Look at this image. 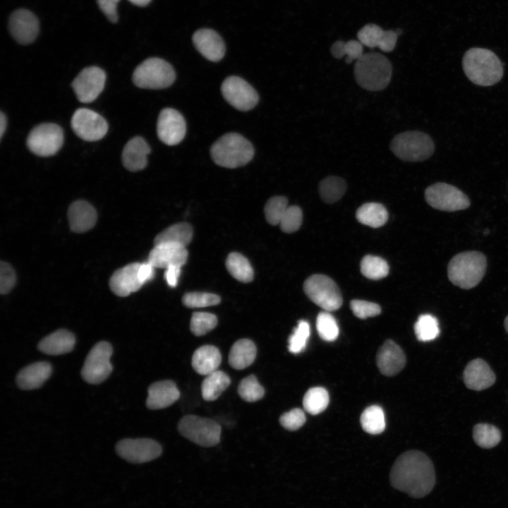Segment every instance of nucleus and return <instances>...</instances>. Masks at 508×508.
Here are the masks:
<instances>
[{
	"label": "nucleus",
	"instance_id": "nucleus-47",
	"mask_svg": "<svg viewBox=\"0 0 508 508\" xmlns=\"http://www.w3.org/2000/svg\"><path fill=\"white\" fill-rule=\"evenodd\" d=\"M219 296L206 292H190L186 294L182 298L184 306L188 308H204L219 303Z\"/></svg>",
	"mask_w": 508,
	"mask_h": 508
},
{
	"label": "nucleus",
	"instance_id": "nucleus-10",
	"mask_svg": "<svg viewBox=\"0 0 508 508\" xmlns=\"http://www.w3.org/2000/svg\"><path fill=\"white\" fill-rule=\"evenodd\" d=\"M425 199L432 207L446 212L465 210L471 204L469 198L463 191L444 182L429 186L425 190Z\"/></svg>",
	"mask_w": 508,
	"mask_h": 508
},
{
	"label": "nucleus",
	"instance_id": "nucleus-5",
	"mask_svg": "<svg viewBox=\"0 0 508 508\" xmlns=\"http://www.w3.org/2000/svg\"><path fill=\"white\" fill-rule=\"evenodd\" d=\"M213 161L219 166L234 169L248 163L254 155L253 145L236 133L224 134L210 148Z\"/></svg>",
	"mask_w": 508,
	"mask_h": 508
},
{
	"label": "nucleus",
	"instance_id": "nucleus-9",
	"mask_svg": "<svg viewBox=\"0 0 508 508\" xmlns=\"http://www.w3.org/2000/svg\"><path fill=\"white\" fill-rule=\"evenodd\" d=\"M303 291L316 305L326 311L339 309L342 304V296L336 283L324 274H313L303 284Z\"/></svg>",
	"mask_w": 508,
	"mask_h": 508
},
{
	"label": "nucleus",
	"instance_id": "nucleus-31",
	"mask_svg": "<svg viewBox=\"0 0 508 508\" xmlns=\"http://www.w3.org/2000/svg\"><path fill=\"white\" fill-rule=\"evenodd\" d=\"M193 238V228L188 223L181 222L167 228L154 240V244L172 243L186 247Z\"/></svg>",
	"mask_w": 508,
	"mask_h": 508
},
{
	"label": "nucleus",
	"instance_id": "nucleus-32",
	"mask_svg": "<svg viewBox=\"0 0 508 508\" xmlns=\"http://www.w3.org/2000/svg\"><path fill=\"white\" fill-rule=\"evenodd\" d=\"M231 380L227 374L216 370L206 376L201 385L202 397L205 401L216 400L229 386Z\"/></svg>",
	"mask_w": 508,
	"mask_h": 508
},
{
	"label": "nucleus",
	"instance_id": "nucleus-35",
	"mask_svg": "<svg viewBox=\"0 0 508 508\" xmlns=\"http://www.w3.org/2000/svg\"><path fill=\"white\" fill-rule=\"evenodd\" d=\"M346 190L345 181L336 176H329L322 180L319 184L320 195L327 203H333L339 200L344 195Z\"/></svg>",
	"mask_w": 508,
	"mask_h": 508
},
{
	"label": "nucleus",
	"instance_id": "nucleus-20",
	"mask_svg": "<svg viewBox=\"0 0 508 508\" xmlns=\"http://www.w3.org/2000/svg\"><path fill=\"white\" fill-rule=\"evenodd\" d=\"M196 49L207 60L217 62L225 54V44L219 34L211 29H200L193 35Z\"/></svg>",
	"mask_w": 508,
	"mask_h": 508
},
{
	"label": "nucleus",
	"instance_id": "nucleus-24",
	"mask_svg": "<svg viewBox=\"0 0 508 508\" xmlns=\"http://www.w3.org/2000/svg\"><path fill=\"white\" fill-rule=\"evenodd\" d=\"M147 392L146 405L153 410L167 408L180 397V392L176 383L168 380L152 383Z\"/></svg>",
	"mask_w": 508,
	"mask_h": 508
},
{
	"label": "nucleus",
	"instance_id": "nucleus-15",
	"mask_svg": "<svg viewBox=\"0 0 508 508\" xmlns=\"http://www.w3.org/2000/svg\"><path fill=\"white\" fill-rule=\"evenodd\" d=\"M117 454L132 463H145L159 457L162 449L160 445L152 439H124L116 446Z\"/></svg>",
	"mask_w": 508,
	"mask_h": 508
},
{
	"label": "nucleus",
	"instance_id": "nucleus-40",
	"mask_svg": "<svg viewBox=\"0 0 508 508\" xmlns=\"http://www.w3.org/2000/svg\"><path fill=\"white\" fill-rule=\"evenodd\" d=\"M363 46L358 40H349L346 42L338 40L332 45L330 52L336 59H341L346 56L345 61L346 64H350L353 60H358L363 54Z\"/></svg>",
	"mask_w": 508,
	"mask_h": 508
},
{
	"label": "nucleus",
	"instance_id": "nucleus-58",
	"mask_svg": "<svg viewBox=\"0 0 508 508\" xmlns=\"http://www.w3.org/2000/svg\"><path fill=\"white\" fill-rule=\"evenodd\" d=\"M133 4L138 6H145L151 1V0H128Z\"/></svg>",
	"mask_w": 508,
	"mask_h": 508
},
{
	"label": "nucleus",
	"instance_id": "nucleus-2",
	"mask_svg": "<svg viewBox=\"0 0 508 508\" xmlns=\"http://www.w3.org/2000/svg\"><path fill=\"white\" fill-rule=\"evenodd\" d=\"M462 66L466 77L480 86L497 83L504 73L498 56L492 51L485 48L473 47L467 50L462 59Z\"/></svg>",
	"mask_w": 508,
	"mask_h": 508
},
{
	"label": "nucleus",
	"instance_id": "nucleus-37",
	"mask_svg": "<svg viewBox=\"0 0 508 508\" xmlns=\"http://www.w3.org/2000/svg\"><path fill=\"white\" fill-rule=\"evenodd\" d=\"M329 401L327 391L321 387L309 389L303 399L304 409L312 415L322 412L327 407Z\"/></svg>",
	"mask_w": 508,
	"mask_h": 508
},
{
	"label": "nucleus",
	"instance_id": "nucleus-17",
	"mask_svg": "<svg viewBox=\"0 0 508 508\" xmlns=\"http://www.w3.org/2000/svg\"><path fill=\"white\" fill-rule=\"evenodd\" d=\"M186 124L183 116L172 108L163 109L158 116L157 133L159 139L167 145H176L184 138Z\"/></svg>",
	"mask_w": 508,
	"mask_h": 508
},
{
	"label": "nucleus",
	"instance_id": "nucleus-21",
	"mask_svg": "<svg viewBox=\"0 0 508 508\" xmlns=\"http://www.w3.org/2000/svg\"><path fill=\"white\" fill-rule=\"evenodd\" d=\"M140 263H131L115 271L109 280V287L116 296L125 297L138 291L143 285L138 279Z\"/></svg>",
	"mask_w": 508,
	"mask_h": 508
},
{
	"label": "nucleus",
	"instance_id": "nucleus-34",
	"mask_svg": "<svg viewBox=\"0 0 508 508\" xmlns=\"http://www.w3.org/2000/svg\"><path fill=\"white\" fill-rule=\"evenodd\" d=\"M229 272L236 279L247 283L253 279V270L246 258L238 253H231L226 260Z\"/></svg>",
	"mask_w": 508,
	"mask_h": 508
},
{
	"label": "nucleus",
	"instance_id": "nucleus-48",
	"mask_svg": "<svg viewBox=\"0 0 508 508\" xmlns=\"http://www.w3.org/2000/svg\"><path fill=\"white\" fill-rule=\"evenodd\" d=\"M385 30L375 24H367L357 33L358 41L369 48L378 47Z\"/></svg>",
	"mask_w": 508,
	"mask_h": 508
},
{
	"label": "nucleus",
	"instance_id": "nucleus-50",
	"mask_svg": "<svg viewBox=\"0 0 508 508\" xmlns=\"http://www.w3.org/2000/svg\"><path fill=\"white\" fill-rule=\"evenodd\" d=\"M306 420L303 411L295 408L283 413L279 418V423L285 429L294 431L303 426Z\"/></svg>",
	"mask_w": 508,
	"mask_h": 508
},
{
	"label": "nucleus",
	"instance_id": "nucleus-3",
	"mask_svg": "<svg viewBox=\"0 0 508 508\" xmlns=\"http://www.w3.org/2000/svg\"><path fill=\"white\" fill-rule=\"evenodd\" d=\"M487 268L485 255L478 251H465L455 255L447 265V277L455 286L463 289L476 286Z\"/></svg>",
	"mask_w": 508,
	"mask_h": 508
},
{
	"label": "nucleus",
	"instance_id": "nucleus-30",
	"mask_svg": "<svg viewBox=\"0 0 508 508\" xmlns=\"http://www.w3.org/2000/svg\"><path fill=\"white\" fill-rule=\"evenodd\" d=\"M257 353L255 344L248 339L236 341L229 354V363L234 369L243 370L255 361Z\"/></svg>",
	"mask_w": 508,
	"mask_h": 508
},
{
	"label": "nucleus",
	"instance_id": "nucleus-46",
	"mask_svg": "<svg viewBox=\"0 0 508 508\" xmlns=\"http://www.w3.org/2000/svg\"><path fill=\"white\" fill-rule=\"evenodd\" d=\"M310 337V325L306 320H300L289 339V351L292 353L303 351Z\"/></svg>",
	"mask_w": 508,
	"mask_h": 508
},
{
	"label": "nucleus",
	"instance_id": "nucleus-42",
	"mask_svg": "<svg viewBox=\"0 0 508 508\" xmlns=\"http://www.w3.org/2000/svg\"><path fill=\"white\" fill-rule=\"evenodd\" d=\"M238 393L244 401L255 402L264 397L265 389L258 382L256 377L250 375L240 382L238 387Z\"/></svg>",
	"mask_w": 508,
	"mask_h": 508
},
{
	"label": "nucleus",
	"instance_id": "nucleus-51",
	"mask_svg": "<svg viewBox=\"0 0 508 508\" xmlns=\"http://www.w3.org/2000/svg\"><path fill=\"white\" fill-rule=\"evenodd\" d=\"M350 307L353 314L361 319L374 317L381 313V308L378 304L362 300H352Z\"/></svg>",
	"mask_w": 508,
	"mask_h": 508
},
{
	"label": "nucleus",
	"instance_id": "nucleus-53",
	"mask_svg": "<svg viewBox=\"0 0 508 508\" xmlns=\"http://www.w3.org/2000/svg\"><path fill=\"white\" fill-rule=\"evenodd\" d=\"M120 0H97L100 10L111 23L118 20L117 5Z\"/></svg>",
	"mask_w": 508,
	"mask_h": 508
},
{
	"label": "nucleus",
	"instance_id": "nucleus-43",
	"mask_svg": "<svg viewBox=\"0 0 508 508\" xmlns=\"http://www.w3.org/2000/svg\"><path fill=\"white\" fill-rule=\"evenodd\" d=\"M316 327L321 339L334 341L339 335V327L335 318L328 311L321 312L316 320Z\"/></svg>",
	"mask_w": 508,
	"mask_h": 508
},
{
	"label": "nucleus",
	"instance_id": "nucleus-38",
	"mask_svg": "<svg viewBox=\"0 0 508 508\" xmlns=\"http://www.w3.org/2000/svg\"><path fill=\"white\" fill-rule=\"evenodd\" d=\"M473 437L479 447L489 449L496 446L500 442L502 436L497 427L487 423H479L473 428Z\"/></svg>",
	"mask_w": 508,
	"mask_h": 508
},
{
	"label": "nucleus",
	"instance_id": "nucleus-33",
	"mask_svg": "<svg viewBox=\"0 0 508 508\" xmlns=\"http://www.w3.org/2000/svg\"><path fill=\"white\" fill-rule=\"evenodd\" d=\"M356 217L361 224L373 228H377L387 222L388 213L382 205L377 202H368L357 210Z\"/></svg>",
	"mask_w": 508,
	"mask_h": 508
},
{
	"label": "nucleus",
	"instance_id": "nucleus-60",
	"mask_svg": "<svg viewBox=\"0 0 508 508\" xmlns=\"http://www.w3.org/2000/svg\"><path fill=\"white\" fill-rule=\"evenodd\" d=\"M395 32H396L397 35L399 36V35L401 34L402 31H401V29H397V30H395Z\"/></svg>",
	"mask_w": 508,
	"mask_h": 508
},
{
	"label": "nucleus",
	"instance_id": "nucleus-55",
	"mask_svg": "<svg viewBox=\"0 0 508 508\" xmlns=\"http://www.w3.org/2000/svg\"><path fill=\"white\" fill-rule=\"evenodd\" d=\"M155 268L149 262L140 263L138 276L143 284L154 277Z\"/></svg>",
	"mask_w": 508,
	"mask_h": 508
},
{
	"label": "nucleus",
	"instance_id": "nucleus-4",
	"mask_svg": "<svg viewBox=\"0 0 508 508\" xmlns=\"http://www.w3.org/2000/svg\"><path fill=\"white\" fill-rule=\"evenodd\" d=\"M356 83L363 89L377 91L385 89L389 83L392 66L389 59L377 52L363 54L354 65Z\"/></svg>",
	"mask_w": 508,
	"mask_h": 508
},
{
	"label": "nucleus",
	"instance_id": "nucleus-57",
	"mask_svg": "<svg viewBox=\"0 0 508 508\" xmlns=\"http://www.w3.org/2000/svg\"><path fill=\"white\" fill-rule=\"evenodd\" d=\"M6 116L4 112L0 113V138H1L4 135L5 130L6 128Z\"/></svg>",
	"mask_w": 508,
	"mask_h": 508
},
{
	"label": "nucleus",
	"instance_id": "nucleus-44",
	"mask_svg": "<svg viewBox=\"0 0 508 508\" xmlns=\"http://www.w3.org/2000/svg\"><path fill=\"white\" fill-rule=\"evenodd\" d=\"M217 325V318L215 315L210 313L195 312L191 316L190 329L194 335L200 337L212 331Z\"/></svg>",
	"mask_w": 508,
	"mask_h": 508
},
{
	"label": "nucleus",
	"instance_id": "nucleus-59",
	"mask_svg": "<svg viewBox=\"0 0 508 508\" xmlns=\"http://www.w3.org/2000/svg\"><path fill=\"white\" fill-rule=\"evenodd\" d=\"M504 328H505L507 332L508 333V315L506 317V318L504 320Z\"/></svg>",
	"mask_w": 508,
	"mask_h": 508
},
{
	"label": "nucleus",
	"instance_id": "nucleus-22",
	"mask_svg": "<svg viewBox=\"0 0 508 508\" xmlns=\"http://www.w3.org/2000/svg\"><path fill=\"white\" fill-rule=\"evenodd\" d=\"M376 362L380 371L383 375L393 376L405 366L406 356L396 343L392 340H387L377 352Z\"/></svg>",
	"mask_w": 508,
	"mask_h": 508
},
{
	"label": "nucleus",
	"instance_id": "nucleus-56",
	"mask_svg": "<svg viewBox=\"0 0 508 508\" xmlns=\"http://www.w3.org/2000/svg\"><path fill=\"white\" fill-rule=\"evenodd\" d=\"M181 267L177 265L170 266L166 268L164 273L165 279L169 286L176 287L181 273Z\"/></svg>",
	"mask_w": 508,
	"mask_h": 508
},
{
	"label": "nucleus",
	"instance_id": "nucleus-7",
	"mask_svg": "<svg viewBox=\"0 0 508 508\" xmlns=\"http://www.w3.org/2000/svg\"><path fill=\"white\" fill-rule=\"evenodd\" d=\"M175 71L165 60L152 57L138 65L133 73V82L138 87L145 89H163L173 84Z\"/></svg>",
	"mask_w": 508,
	"mask_h": 508
},
{
	"label": "nucleus",
	"instance_id": "nucleus-45",
	"mask_svg": "<svg viewBox=\"0 0 508 508\" xmlns=\"http://www.w3.org/2000/svg\"><path fill=\"white\" fill-rule=\"evenodd\" d=\"M288 207V200L284 196H274L270 198L264 208L267 222L272 225L279 224Z\"/></svg>",
	"mask_w": 508,
	"mask_h": 508
},
{
	"label": "nucleus",
	"instance_id": "nucleus-39",
	"mask_svg": "<svg viewBox=\"0 0 508 508\" xmlns=\"http://www.w3.org/2000/svg\"><path fill=\"white\" fill-rule=\"evenodd\" d=\"M414 332L421 341L426 342L435 339L440 334L437 318L430 314L420 315L414 325Z\"/></svg>",
	"mask_w": 508,
	"mask_h": 508
},
{
	"label": "nucleus",
	"instance_id": "nucleus-16",
	"mask_svg": "<svg viewBox=\"0 0 508 508\" xmlns=\"http://www.w3.org/2000/svg\"><path fill=\"white\" fill-rule=\"evenodd\" d=\"M105 81L106 73L102 69L90 66L78 73L72 83V87L80 102L90 103L102 92Z\"/></svg>",
	"mask_w": 508,
	"mask_h": 508
},
{
	"label": "nucleus",
	"instance_id": "nucleus-25",
	"mask_svg": "<svg viewBox=\"0 0 508 508\" xmlns=\"http://www.w3.org/2000/svg\"><path fill=\"white\" fill-rule=\"evenodd\" d=\"M150 152V147L145 139L140 136L134 137L126 144L123 150V164L131 171H140L147 166Z\"/></svg>",
	"mask_w": 508,
	"mask_h": 508
},
{
	"label": "nucleus",
	"instance_id": "nucleus-12",
	"mask_svg": "<svg viewBox=\"0 0 508 508\" xmlns=\"http://www.w3.org/2000/svg\"><path fill=\"white\" fill-rule=\"evenodd\" d=\"M64 143L61 128L55 123H44L36 126L30 132L27 146L35 155L49 157L56 154Z\"/></svg>",
	"mask_w": 508,
	"mask_h": 508
},
{
	"label": "nucleus",
	"instance_id": "nucleus-52",
	"mask_svg": "<svg viewBox=\"0 0 508 508\" xmlns=\"http://www.w3.org/2000/svg\"><path fill=\"white\" fill-rule=\"evenodd\" d=\"M16 276L13 267L6 262L0 264V292L1 294H8L14 286Z\"/></svg>",
	"mask_w": 508,
	"mask_h": 508
},
{
	"label": "nucleus",
	"instance_id": "nucleus-18",
	"mask_svg": "<svg viewBox=\"0 0 508 508\" xmlns=\"http://www.w3.org/2000/svg\"><path fill=\"white\" fill-rule=\"evenodd\" d=\"M8 28L12 37L20 44H27L35 41L38 35L39 21L31 11L20 8L10 16Z\"/></svg>",
	"mask_w": 508,
	"mask_h": 508
},
{
	"label": "nucleus",
	"instance_id": "nucleus-29",
	"mask_svg": "<svg viewBox=\"0 0 508 508\" xmlns=\"http://www.w3.org/2000/svg\"><path fill=\"white\" fill-rule=\"evenodd\" d=\"M221 361L220 351L216 346L204 345L193 353L191 365L197 373L207 375L218 370Z\"/></svg>",
	"mask_w": 508,
	"mask_h": 508
},
{
	"label": "nucleus",
	"instance_id": "nucleus-23",
	"mask_svg": "<svg viewBox=\"0 0 508 508\" xmlns=\"http://www.w3.org/2000/svg\"><path fill=\"white\" fill-rule=\"evenodd\" d=\"M495 379L493 371L481 358L470 361L464 371V381L466 386L476 391L490 387L495 383Z\"/></svg>",
	"mask_w": 508,
	"mask_h": 508
},
{
	"label": "nucleus",
	"instance_id": "nucleus-36",
	"mask_svg": "<svg viewBox=\"0 0 508 508\" xmlns=\"http://www.w3.org/2000/svg\"><path fill=\"white\" fill-rule=\"evenodd\" d=\"M361 424L368 433L377 435L385 428V418L382 409L377 405L366 408L361 416Z\"/></svg>",
	"mask_w": 508,
	"mask_h": 508
},
{
	"label": "nucleus",
	"instance_id": "nucleus-14",
	"mask_svg": "<svg viewBox=\"0 0 508 508\" xmlns=\"http://www.w3.org/2000/svg\"><path fill=\"white\" fill-rule=\"evenodd\" d=\"M71 125L74 133L86 141H97L107 133L108 123L98 113L86 108L77 109L73 114Z\"/></svg>",
	"mask_w": 508,
	"mask_h": 508
},
{
	"label": "nucleus",
	"instance_id": "nucleus-1",
	"mask_svg": "<svg viewBox=\"0 0 508 508\" xmlns=\"http://www.w3.org/2000/svg\"><path fill=\"white\" fill-rule=\"evenodd\" d=\"M390 482L394 488L413 497H424L430 492L435 483L433 462L420 451H407L394 461Z\"/></svg>",
	"mask_w": 508,
	"mask_h": 508
},
{
	"label": "nucleus",
	"instance_id": "nucleus-13",
	"mask_svg": "<svg viewBox=\"0 0 508 508\" xmlns=\"http://www.w3.org/2000/svg\"><path fill=\"white\" fill-rule=\"evenodd\" d=\"M221 91L226 101L240 111L250 110L256 106L259 100L255 90L238 76L226 78L222 84Z\"/></svg>",
	"mask_w": 508,
	"mask_h": 508
},
{
	"label": "nucleus",
	"instance_id": "nucleus-19",
	"mask_svg": "<svg viewBox=\"0 0 508 508\" xmlns=\"http://www.w3.org/2000/svg\"><path fill=\"white\" fill-rule=\"evenodd\" d=\"M188 251L186 247L172 244L155 245L149 253L147 262L155 268H167L177 265L182 267L187 261Z\"/></svg>",
	"mask_w": 508,
	"mask_h": 508
},
{
	"label": "nucleus",
	"instance_id": "nucleus-28",
	"mask_svg": "<svg viewBox=\"0 0 508 508\" xmlns=\"http://www.w3.org/2000/svg\"><path fill=\"white\" fill-rule=\"evenodd\" d=\"M75 344L74 334L67 329L56 330L44 337L38 349L49 355H61L71 351Z\"/></svg>",
	"mask_w": 508,
	"mask_h": 508
},
{
	"label": "nucleus",
	"instance_id": "nucleus-27",
	"mask_svg": "<svg viewBox=\"0 0 508 508\" xmlns=\"http://www.w3.org/2000/svg\"><path fill=\"white\" fill-rule=\"evenodd\" d=\"M52 365L46 361H39L22 368L16 376L18 386L25 390L40 387L50 377Z\"/></svg>",
	"mask_w": 508,
	"mask_h": 508
},
{
	"label": "nucleus",
	"instance_id": "nucleus-49",
	"mask_svg": "<svg viewBox=\"0 0 508 508\" xmlns=\"http://www.w3.org/2000/svg\"><path fill=\"white\" fill-rule=\"evenodd\" d=\"M302 219L303 214L301 208L296 205L289 206L279 225L282 231L290 234L300 228Z\"/></svg>",
	"mask_w": 508,
	"mask_h": 508
},
{
	"label": "nucleus",
	"instance_id": "nucleus-6",
	"mask_svg": "<svg viewBox=\"0 0 508 508\" xmlns=\"http://www.w3.org/2000/svg\"><path fill=\"white\" fill-rule=\"evenodd\" d=\"M389 147L395 156L403 161L421 162L433 154L435 144L427 133L409 131L395 135Z\"/></svg>",
	"mask_w": 508,
	"mask_h": 508
},
{
	"label": "nucleus",
	"instance_id": "nucleus-8",
	"mask_svg": "<svg viewBox=\"0 0 508 508\" xmlns=\"http://www.w3.org/2000/svg\"><path fill=\"white\" fill-rule=\"evenodd\" d=\"M178 430L183 437L202 447L215 446L220 441L221 426L210 418L185 416L179 422Z\"/></svg>",
	"mask_w": 508,
	"mask_h": 508
},
{
	"label": "nucleus",
	"instance_id": "nucleus-41",
	"mask_svg": "<svg viewBox=\"0 0 508 508\" xmlns=\"http://www.w3.org/2000/svg\"><path fill=\"white\" fill-rule=\"evenodd\" d=\"M361 272L365 277L377 280L388 274L389 266L387 262L380 257L366 255L361 262Z\"/></svg>",
	"mask_w": 508,
	"mask_h": 508
},
{
	"label": "nucleus",
	"instance_id": "nucleus-54",
	"mask_svg": "<svg viewBox=\"0 0 508 508\" xmlns=\"http://www.w3.org/2000/svg\"><path fill=\"white\" fill-rule=\"evenodd\" d=\"M398 35L393 30H385L378 47L385 52H392L397 43Z\"/></svg>",
	"mask_w": 508,
	"mask_h": 508
},
{
	"label": "nucleus",
	"instance_id": "nucleus-26",
	"mask_svg": "<svg viewBox=\"0 0 508 508\" xmlns=\"http://www.w3.org/2000/svg\"><path fill=\"white\" fill-rule=\"evenodd\" d=\"M68 218L71 229L76 233H83L95 226L97 212L93 206L87 202L77 200L70 205Z\"/></svg>",
	"mask_w": 508,
	"mask_h": 508
},
{
	"label": "nucleus",
	"instance_id": "nucleus-11",
	"mask_svg": "<svg viewBox=\"0 0 508 508\" xmlns=\"http://www.w3.org/2000/svg\"><path fill=\"white\" fill-rule=\"evenodd\" d=\"M113 349L107 341L97 343L88 353L81 370L83 380L90 384H99L111 374L113 367L110 362Z\"/></svg>",
	"mask_w": 508,
	"mask_h": 508
}]
</instances>
